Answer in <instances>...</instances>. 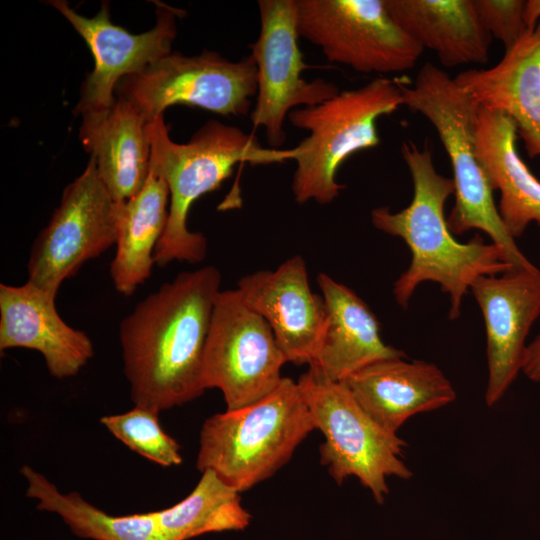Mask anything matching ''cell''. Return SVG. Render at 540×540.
I'll return each mask as SVG.
<instances>
[{"instance_id":"6da1fadb","label":"cell","mask_w":540,"mask_h":540,"mask_svg":"<svg viewBox=\"0 0 540 540\" xmlns=\"http://www.w3.org/2000/svg\"><path fill=\"white\" fill-rule=\"evenodd\" d=\"M221 279L214 266L182 272L123 318V370L134 405L160 413L206 390L204 352Z\"/></svg>"},{"instance_id":"7a4b0ae2","label":"cell","mask_w":540,"mask_h":540,"mask_svg":"<svg viewBox=\"0 0 540 540\" xmlns=\"http://www.w3.org/2000/svg\"><path fill=\"white\" fill-rule=\"evenodd\" d=\"M401 152L412 177V200L397 212L388 207L371 212L374 227L403 239L412 254L409 267L394 283L393 295L406 308L422 282H435L449 295V318L455 320L464 296L478 277L501 274L514 266L499 246L486 244L478 235L467 243L456 240L444 215L454 183L437 172L428 145L419 148L405 141Z\"/></svg>"},{"instance_id":"3957f363","label":"cell","mask_w":540,"mask_h":540,"mask_svg":"<svg viewBox=\"0 0 540 540\" xmlns=\"http://www.w3.org/2000/svg\"><path fill=\"white\" fill-rule=\"evenodd\" d=\"M148 133L150 172L167 183L170 193L167 225L154 251V262L160 267L174 260L195 264L205 258V236L187 226L190 207L219 188L237 164L282 163L297 155L296 147H262L253 134L217 120L205 123L185 144L170 139L163 115L148 123Z\"/></svg>"},{"instance_id":"277c9868","label":"cell","mask_w":540,"mask_h":540,"mask_svg":"<svg viewBox=\"0 0 540 540\" xmlns=\"http://www.w3.org/2000/svg\"><path fill=\"white\" fill-rule=\"evenodd\" d=\"M403 106L423 115L435 128L453 171L455 203L447 224L455 236L472 229L486 233L514 267L532 263L518 248L498 213L493 191L476 154L479 103L454 78L425 63L411 86L400 82Z\"/></svg>"},{"instance_id":"5b68a950","label":"cell","mask_w":540,"mask_h":540,"mask_svg":"<svg viewBox=\"0 0 540 540\" xmlns=\"http://www.w3.org/2000/svg\"><path fill=\"white\" fill-rule=\"evenodd\" d=\"M313 430L298 382L283 377L258 401L204 421L196 467L241 493L273 476Z\"/></svg>"},{"instance_id":"8992f818","label":"cell","mask_w":540,"mask_h":540,"mask_svg":"<svg viewBox=\"0 0 540 540\" xmlns=\"http://www.w3.org/2000/svg\"><path fill=\"white\" fill-rule=\"evenodd\" d=\"M403 106L400 81L376 77L362 87L292 110V126L309 135L296 146L292 192L299 204H329L344 185L336 180L340 165L352 154L376 147L377 120Z\"/></svg>"},{"instance_id":"52a82bcc","label":"cell","mask_w":540,"mask_h":540,"mask_svg":"<svg viewBox=\"0 0 540 540\" xmlns=\"http://www.w3.org/2000/svg\"><path fill=\"white\" fill-rule=\"evenodd\" d=\"M297 382L315 429L324 436L320 462L337 484L354 476L382 504L389 493L387 478L412 477L401 458L406 442L371 418L343 382L311 367Z\"/></svg>"},{"instance_id":"ba28073f","label":"cell","mask_w":540,"mask_h":540,"mask_svg":"<svg viewBox=\"0 0 540 540\" xmlns=\"http://www.w3.org/2000/svg\"><path fill=\"white\" fill-rule=\"evenodd\" d=\"M115 93L148 122L176 104L241 117L257 94V68L250 55L230 61L214 51L195 56L172 51L121 79Z\"/></svg>"},{"instance_id":"9c48e42d","label":"cell","mask_w":540,"mask_h":540,"mask_svg":"<svg viewBox=\"0 0 540 540\" xmlns=\"http://www.w3.org/2000/svg\"><path fill=\"white\" fill-rule=\"evenodd\" d=\"M299 36L329 62L362 73L412 69L423 53L390 15L384 0H297Z\"/></svg>"},{"instance_id":"30bf717a","label":"cell","mask_w":540,"mask_h":540,"mask_svg":"<svg viewBox=\"0 0 540 540\" xmlns=\"http://www.w3.org/2000/svg\"><path fill=\"white\" fill-rule=\"evenodd\" d=\"M286 362L267 321L237 289L220 290L204 352L205 389H219L227 410L238 409L271 393Z\"/></svg>"},{"instance_id":"8fae6325","label":"cell","mask_w":540,"mask_h":540,"mask_svg":"<svg viewBox=\"0 0 540 540\" xmlns=\"http://www.w3.org/2000/svg\"><path fill=\"white\" fill-rule=\"evenodd\" d=\"M116 202L93 157L63 190L59 206L35 239L27 264L30 284L56 297L64 280L116 243Z\"/></svg>"},{"instance_id":"7c38bea8","label":"cell","mask_w":540,"mask_h":540,"mask_svg":"<svg viewBox=\"0 0 540 540\" xmlns=\"http://www.w3.org/2000/svg\"><path fill=\"white\" fill-rule=\"evenodd\" d=\"M258 9L260 31L250 44L257 68L250 119L255 128H264L270 148L280 149L286 139L284 121L292 110L322 103L340 91L334 83L302 77L310 66L298 46L297 0H259Z\"/></svg>"},{"instance_id":"4fadbf2b","label":"cell","mask_w":540,"mask_h":540,"mask_svg":"<svg viewBox=\"0 0 540 540\" xmlns=\"http://www.w3.org/2000/svg\"><path fill=\"white\" fill-rule=\"evenodd\" d=\"M81 35L94 57V68L85 78L75 115L109 108L121 79L139 73L172 52L176 37V18L183 11L156 2V24L141 34H132L111 22L109 6L103 2L94 17L80 15L65 0L49 2Z\"/></svg>"},{"instance_id":"5bb4252c","label":"cell","mask_w":540,"mask_h":540,"mask_svg":"<svg viewBox=\"0 0 540 540\" xmlns=\"http://www.w3.org/2000/svg\"><path fill=\"white\" fill-rule=\"evenodd\" d=\"M470 290L483 314L488 379L485 402L491 407L522 371L526 338L540 315V269L513 267L478 277Z\"/></svg>"},{"instance_id":"9a60e30c","label":"cell","mask_w":540,"mask_h":540,"mask_svg":"<svg viewBox=\"0 0 540 540\" xmlns=\"http://www.w3.org/2000/svg\"><path fill=\"white\" fill-rule=\"evenodd\" d=\"M236 289L267 321L286 361L310 366L323 341L327 309L311 290L304 259L296 255L274 270L243 276Z\"/></svg>"},{"instance_id":"2e32d148","label":"cell","mask_w":540,"mask_h":540,"mask_svg":"<svg viewBox=\"0 0 540 540\" xmlns=\"http://www.w3.org/2000/svg\"><path fill=\"white\" fill-rule=\"evenodd\" d=\"M27 348L42 354L51 376H75L94 355L85 332L60 317L55 297L26 282L0 284V350Z\"/></svg>"},{"instance_id":"e0dca14e","label":"cell","mask_w":540,"mask_h":540,"mask_svg":"<svg viewBox=\"0 0 540 540\" xmlns=\"http://www.w3.org/2000/svg\"><path fill=\"white\" fill-rule=\"evenodd\" d=\"M341 382L371 418L394 434L410 417L456 399L454 387L437 365L405 357L375 362Z\"/></svg>"},{"instance_id":"ac0fdd59","label":"cell","mask_w":540,"mask_h":540,"mask_svg":"<svg viewBox=\"0 0 540 540\" xmlns=\"http://www.w3.org/2000/svg\"><path fill=\"white\" fill-rule=\"evenodd\" d=\"M479 103L510 117L530 158L540 157V20L487 69L454 77Z\"/></svg>"},{"instance_id":"d6986e66","label":"cell","mask_w":540,"mask_h":540,"mask_svg":"<svg viewBox=\"0 0 540 540\" xmlns=\"http://www.w3.org/2000/svg\"><path fill=\"white\" fill-rule=\"evenodd\" d=\"M79 139L117 203L140 192L150 171L148 121L125 99L107 109L83 113Z\"/></svg>"},{"instance_id":"ffe728a7","label":"cell","mask_w":540,"mask_h":540,"mask_svg":"<svg viewBox=\"0 0 540 540\" xmlns=\"http://www.w3.org/2000/svg\"><path fill=\"white\" fill-rule=\"evenodd\" d=\"M317 281L327 309V325L309 367L341 382L375 362L405 357L403 351L382 340L376 316L350 288L325 273H320Z\"/></svg>"},{"instance_id":"44dd1931","label":"cell","mask_w":540,"mask_h":540,"mask_svg":"<svg viewBox=\"0 0 540 540\" xmlns=\"http://www.w3.org/2000/svg\"><path fill=\"white\" fill-rule=\"evenodd\" d=\"M517 135L514 121L506 114L479 107L477 158L492 191L500 193L498 213L514 239L532 222L540 226V180L518 154Z\"/></svg>"},{"instance_id":"7402d4cb","label":"cell","mask_w":540,"mask_h":540,"mask_svg":"<svg viewBox=\"0 0 540 540\" xmlns=\"http://www.w3.org/2000/svg\"><path fill=\"white\" fill-rule=\"evenodd\" d=\"M396 23L445 67L486 64L492 37L472 0H384Z\"/></svg>"},{"instance_id":"603a6c76","label":"cell","mask_w":540,"mask_h":540,"mask_svg":"<svg viewBox=\"0 0 540 540\" xmlns=\"http://www.w3.org/2000/svg\"><path fill=\"white\" fill-rule=\"evenodd\" d=\"M167 183L149 171L134 197L116 202V254L110 264L115 289L132 295L151 276L155 248L168 221Z\"/></svg>"},{"instance_id":"cb8c5ba5","label":"cell","mask_w":540,"mask_h":540,"mask_svg":"<svg viewBox=\"0 0 540 540\" xmlns=\"http://www.w3.org/2000/svg\"><path fill=\"white\" fill-rule=\"evenodd\" d=\"M26 496L38 501L39 511L57 514L71 532L88 540H163L156 511L111 515L78 492L62 493L43 474L28 465L20 469Z\"/></svg>"},{"instance_id":"d4e9b609","label":"cell","mask_w":540,"mask_h":540,"mask_svg":"<svg viewBox=\"0 0 540 540\" xmlns=\"http://www.w3.org/2000/svg\"><path fill=\"white\" fill-rule=\"evenodd\" d=\"M156 514L163 540H189L208 533L242 531L251 522L240 493L209 470L202 472L184 499L157 510Z\"/></svg>"},{"instance_id":"484cf974","label":"cell","mask_w":540,"mask_h":540,"mask_svg":"<svg viewBox=\"0 0 540 540\" xmlns=\"http://www.w3.org/2000/svg\"><path fill=\"white\" fill-rule=\"evenodd\" d=\"M100 423L130 450L163 467L183 462L180 444L161 427L159 412L136 406L101 417Z\"/></svg>"},{"instance_id":"4316f807","label":"cell","mask_w":540,"mask_h":540,"mask_svg":"<svg viewBox=\"0 0 540 540\" xmlns=\"http://www.w3.org/2000/svg\"><path fill=\"white\" fill-rule=\"evenodd\" d=\"M472 4L483 28L504 45L505 51L512 48L528 29L524 0H472Z\"/></svg>"},{"instance_id":"83f0119b","label":"cell","mask_w":540,"mask_h":540,"mask_svg":"<svg viewBox=\"0 0 540 540\" xmlns=\"http://www.w3.org/2000/svg\"><path fill=\"white\" fill-rule=\"evenodd\" d=\"M521 372L532 381H540V331L527 345Z\"/></svg>"},{"instance_id":"f1b7e54d","label":"cell","mask_w":540,"mask_h":540,"mask_svg":"<svg viewBox=\"0 0 540 540\" xmlns=\"http://www.w3.org/2000/svg\"><path fill=\"white\" fill-rule=\"evenodd\" d=\"M524 19L527 27H532L540 20V0L526 1Z\"/></svg>"}]
</instances>
